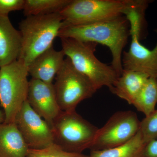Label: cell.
<instances>
[{
	"instance_id": "cell-13",
	"label": "cell",
	"mask_w": 157,
	"mask_h": 157,
	"mask_svg": "<svg viewBox=\"0 0 157 157\" xmlns=\"http://www.w3.org/2000/svg\"><path fill=\"white\" fill-rule=\"evenodd\" d=\"M22 46L19 30L9 17L0 16V68L18 60Z\"/></svg>"
},
{
	"instance_id": "cell-12",
	"label": "cell",
	"mask_w": 157,
	"mask_h": 157,
	"mask_svg": "<svg viewBox=\"0 0 157 157\" xmlns=\"http://www.w3.org/2000/svg\"><path fill=\"white\" fill-rule=\"evenodd\" d=\"M65 55L63 51H57L53 46L36 58L28 66L32 78L48 83H53L58 72L61 68Z\"/></svg>"
},
{
	"instance_id": "cell-19",
	"label": "cell",
	"mask_w": 157,
	"mask_h": 157,
	"mask_svg": "<svg viewBox=\"0 0 157 157\" xmlns=\"http://www.w3.org/2000/svg\"><path fill=\"white\" fill-rule=\"evenodd\" d=\"M27 157H88V155L66 151L53 143L41 149L29 148Z\"/></svg>"
},
{
	"instance_id": "cell-1",
	"label": "cell",
	"mask_w": 157,
	"mask_h": 157,
	"mask_svg": "<svg viewBox=\"0 0 157 157\" xmlns=\"http://www.w3.org/2000/svg\"><path fill=\"white\" fill-rule=\"evenodd\" d=\"M130 36V23L125 16L110 20L82 25L65 24L58 37L105 45L112 55L111 66L120 76L123 71V50Z\"/></svg>"
},
{
	"instance_id": "cell-21",
	"label": "cell",
	"mask_w": 157,
	"mask_h": 157,
	"mask_svg": "<svg viewBox=\"0 0 157 157\" xmlns=\"http://www.w3.org/2000/svg\"><path fill=\"white\" fill-rule=\"evenodd\" d=\"M25 0H0V16L8 17L10 12L23 10Z\"/></svg>"
},
{
	"instance_id": "cell-17",
	"label": "cell",
	"mask_w": 157,
	"mask_h": 157,
	"mask_svg": "<svg viewBox=\"0 0 157 157\" xmlns=\"http://www.w3.org/2000/svg\"><path fill=\"white\" fill-rule=\"evenodd\" d=\"M157 104V78L150 77L140 90L132 105L147 116L155 110Z\"/></svg>"
},
{
	"instance_id": "cell-22",
	"label": "cell",
	"mask_w": 157,
	"mask_h": 157,
	"mask_svg": "<svg viewBox=\"0 0 157 157\" xmlns=\"http://www.w3.org/2000/svg\"><path fill=\"white\" fill-rule=\"evenodd\" d=\"M142 157H157V139L147 144Z\"/></svg>"
},
{
	"instance_id": "cell-16",
	"label": "cell",
	"mask_w": 157,
	"mask_h": 157,
	"mask_svg": "<svg viewBox=\"0 0 157 157\" xmlns=\"http://www.w3.org/2000/svg\"><path fill=\"white\" fill-rule=\"evenodd\" d=\"M146 144L139 131L127 143L108 149L91 151L88 157H142Z\"/></svg>"
},
{
	"instance_id": "cell-6",
	"label": "cell",
	"mask_w": 157,
	"mask_h": 157,
	"mask_svg": "<svg viewBox=\"0 0 157 157\" xmlns=\"http://www.w3.org/2000/svg\"><path fill=\"white\" fill-rule=\"evenodd\" d=\"M28 67L17 60L0 68V103L5 115L4 123H14L27 99Z\"/></svg>"
},
{
	"instance_id": "cell-15",
	"label": "cell",
	"mask_w": 157,
	"mask_h": 157,
	"mask_svg": "<svg viewBox=\"0 0 157 157\" xmlns=\"http://www.w3.org/2000/svg\"><path fill=\"white\" fill-rule=\"evenodd\" d=\"M29 149L15 123L0 124V157H27Z\"/></svg>"
},
{
	"instance_id": "cell-4",
	"label": "cell",
	"mask_w": 157,
	"mask_h": 157,
	"mask_svg": "<svg viewBox=\"0 0 157 157\" xmlns=\"http://www.w3.org/2000/svg\"><path fill=\"white\" fill-rule=\"evenodd\" d=\"M62 50L76 70L86 76L97 90L110 88L120 76L111 65L102 63L95 55L98 44L70 38H60Z\"/></svg>"
},
{
	"instance_id": "cell-18",
	"label": "cell",
	"mask_w": 157,
	"mask_h": 157,
	"mask_svg": "<svg viewBox=\"0 0 157 157\" xmlns=\"http://www.w3.org/2000/svg\"><path fill=\"white\" fill-rule=\"evenodd\" d=\"M72 0H25L24 14L31 15H48L60 13Z\"/></svg>"
},
{
	"instance_id": "cell-20",
	"label": "cell",
	"mask_w": 157,
	"mask_h": 157,
	"mask_svg": "<svg viewBox=\"0 0 157 157\" xmlns=\"http://www.w3.org/2000/svg\"><path fill=\"white\" fill-rule=\"evenodd\" d=\"M139 131L146 144L157 139V109L140 122Z\"/></svg>"
},
{
	"instance_id": "cell-2",
	"label": "cell",
	"mask_w": 157,
	"mask_h": 157,
	"mask_svg": "<svg viewBox=\"0 0 157 157\" xmlns=\"http://www.w3.org/2000/svg\"><path fill=\"white\" fill-rule=\"evenodd\" d=\"M64 25L60 13L26 17L19 23L22 46L18 60L28 67L34 59L52 47Z\"/></svg>"
},
{
	"instance_id": "cell-10",
	"label": "cell",
	"mask_w": 157,
	"mask_h": 157,
	"mask_svg": "<svg viewBox=\"0 0 157 157\" xmlns=\"http://www.w3.org/2000/svg\"><path fill=\"white\" fill-rule=\"evenodd\" d=\"M14 123L29 148L41 149L54 143L52 127L32 109L27 100Z\"/></svg>"
},
{
	"instance_id": "cell-9",
	"label": "cell",
	"mask_w": 157,
	"mask_h": 157,
	"mask_svg": "<svg viewBox=\"0 0 157 157\" xmlns=\"http://www.w3.org/2000/svg\"><path fill=\"white\" fill-rule=\"evenodd\" d=\"M140 122L136 113L131 110L115 113L98 129L90 149L104 150L127 143L139 132Z\"/></svg>"
},
{
	"instance_id": "cell-5",
	"label": "cell",
	"mask_w": 157,
	"mask_h": 157,
	"mask_svg": "<svg viewBox=\"0 0 157 157\" xmlns=\"http://www.w3.org/2000/svg\"><path fill=\"white\" fill-rule=\"evenodd\" d=\"M52 126L54 143L66 151L76 153L90 149L99 129L76 110L62 111Z\"/></svg>"
},
{
	"instance_id": "cell-7",
	"label": "cell",
	"mask_w": 157,
	"mask_h": 157,
	"mask_svg": "<svg viewBox=\"0 0 157 157\" xmlns=\"http://www.w3.org/2000/svg\"><path fill=\"white\" fill-rule=\"evenodd\" d=\"M53 84L59 107L66 112L75 111L80 102L98 90L86 76L75 69L68 57L65 59Z\"/></svg>"
},
{
	"instance_id": "cell-23",
	"label": "cell",
	"mask_w": 157,
	"mask_h": 157,
	"mask_svg": "<svg viewBox=\"0 0 157 157\" xmlns=\"http://www.w3.org/2000/svg\"><path fill=\"white\" fill-rule=\"evenodd\" d=\"M5 120V113L0 109V124L4 123Z\"/></svg>"
},
{
	"instance_id": "cell-8",
	"label": "cell",
	"mask_w": 157,
	"mask_h": 157,
	"mask_svg": "<svg viewBox=\"0 0 157 157\" xmlns=\"http://www.w3.org/2000/svg\"><path fill=\"white\" fill-rule=\"evenodd\" d=\"M127 18L130 23L132 41L128 51L123 53V70L141 72L150 77L157 78V43L153 49L150 50L140 42L145 24L144 14L135 12ZM155 31L157 34V29Z\"/></svg>"
},
{
	"instance_id": "cell-3",
	"label": "cell",
	"mask_w": 157,
	"mask_h": 157,
	"mask_svg": "<svg viewBox=\"0 0 157 157\" xmlns=\"http://www.w3.org/2000/svg\"><path fill=\"white\" fill-rule=\"evenodd\" d=\"M142 0H72L60 12L66 25H82L127 16Z\"/></svg>"
},
{
	"instance_id": "cell-11",
	"label": "cell",
	"mask_w": 157,
	"mask_h": 157,
	"mask_svg": "<svg viewBox=\"0 0 157 157\" xmlns=\"http://www.w3.org/2000/svg\"><path fill=\"white\" fill-rule=\"evenodd\" d=\"M27 101L32 109L51 126L62 111L58 103L53 83L31 78Z\"/></svg>"
},
{
	"instance_id": "cell-14",
	"label": "cell",
	"mask_w": 157,
	"mask_h": 157,
	"mask_svg": "<svg viewBox=\"0 0 157 157\" xmlns=\"http://www.w3.org/2000/svg\"><path fill=\"white\" fill-rule=\"evenodd\" d=\"M149 77L141 72L123 70L109 90L113 94L132 105Z\"/></svg>"
}]
</instances>
